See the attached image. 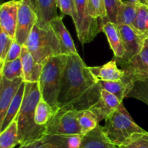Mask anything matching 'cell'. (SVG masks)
I'll return each mask as SVG.
<instances>
[{
	"label": "cell",
	"instance_id": "17",
	"mask_svg": "<svg viewBox=\"0 0 148 148\" xmlns=\"http://www.w3.org/2000/svg\"><path fill=\"white\" fill-rule=\"evenodd\" d=\"M38 17L37 25L41 28L49 27V24L57 17V0H33Z\"/></svg>",
	"mask_w": 148,
	"mask_h": 148
},
{
	"label": "cell",
	"instance_id": "35",
	"mask_svg": "<svg viewBox=\"0 0 148 148\" xmlns=\"http://www.w3.org/2000/svg\"><path fill=\"white\" fill-rule=\"evenodd\" d=\"M23 47V46H22L21 45H20L18 43H17V42L14 40L12 43V44L10 50H9L5 62L14 61L15 60V59L20 58V56H21Z\"/></svg>",
	"mask_w": 148,
	"mask_h": 148
},
{
	"label": "cell",
	"instance_id": "33",
	"mask_svg": "<svg viewBox=\"0 0 148 148\" xmlns=\"http://www.w3.org/2000/svg\"><path fill=\"white\" fill-rule=\"evenodd\" d=\"M57 4L62 14L70 16L75 25L76 24L77 21V13L75 0H57Z\"/></svg>",
	"mask_w": 148,
	"mask_h": 148
},
{
	"label": "cell",
	"instance_id": "18",
	"mask_svg": "<svg viewBox=\"0 0 148 148\" xmlns=\"http://www.w3.org/2000/svg\"><path fill=\"white\" fill-rule=\"evenodd\" d=\"M89 69L98 81H119L125 75L124 70L118 67L115 58L102 66H89Z\"/></svg>",
	"mask_w": 148,
	"mask_h": 148
},
{
	"label": "cell",
	"instance_id": "8",
	"mask_svg": "<svg viewBox=\"0 0 148 148\" xmlns=\"http://www.w3.org/2000/svg\"><path fill=\"white\" fill-rule=\"evenodd\" d=\"M37 23L38 17L34 1L20 0L14 40L22 46H25L27 38Z\"/></svg>",
	"mask_w": 148,
	"mask_h": 148
},
{
	"label": "cell",
	"instance_id": "6",
	"mask_svg": "<svg viewBox=\"0 0 148 148\" xmlns=\"http://www.w3.org/2000/svg\"><path fill=\"white\" fill-rule=\"evenodd\" d=\"M75 2L77 13V21L75 25L78 39L82 44L90 43L102 32L104 23L90 17L88 11V0H75Z\"/></svg>",
	"mask_w": 148,
	"mask_h": 148
},
{
	"label": "cell",
	"instance_id": "16",
	"mask_svg": "<svg viewBox=\"0 0 148 148\" xmlns=\"http://www.w3.org/2000/svg\"><path fill=\"white\" fill-rule=\"evenodd\" d=\"M49 25L60 42L63 54L67 56L78 54L72 36L63 23V17L58 16L51 22Z\"/></svg>",
	"mask_w": 148,
	"mask_h": 148
},
{
	"label": "cell",
	"instance_id": "3",
	"mask_svg": "<svg viewBox=\"0 0 148 148\" xmlns=\"http://www.w3.org/2000/svg\"><path fill=\"white\" fill-rule=\"evenodd\" d=\"M67 57V55L60 54L50 58L43 64L38 82L41 98L55 113L58 111V98Z\"/></svg>",
	"mask_w": 148,
	"mask_h": 148
},
{
	"label": "cell",
	"instance_id": "27",
	"mask_svg": "<svg viewBox=\"0 0 148 148\" xmlns=\"http://www.w3.org/2000/svg\"><path fill=\"white\" fill-rule=\"evenodd\" d=\"M0 76L8 80L23 78V67L20 57L14 61L5 62L1 67Z\"/></svg>",
	"mask_w": 148,
	"mask_h": 148
},
{
	"label": "cell",
	"instance_id": "4",
	"mask_svg": "<svg viewBox=\"0 0 148 148\" xmlns=\"http://www.w3.org/2000/svg\"><path fill=\"white\" fill-rule=\"evenodd\" d=\"M25 46L35 60L43 65L50 58L63 54L60 42L50 26L41 28L36 24L29 35Z\"/></svg>",
	"mask_w": 148,
	"mask_h": 148
},
{
	"label": "cell",
	"instance_id": "14",
	"mask_svg": "<svg viewBox=\"0 0 148 148\" xmlns=\"http://www.w3.org/2000/svg\"><path fill=\"white\" fill-rule=\"evenodd\" d=\"M122 103L116 96L107 91L101 90L99 101L89 108L98 119V121L106 119L119 108Z\"/></svg>",
	"mask_w": 148,
	"mask_h": 148
},
{
	"label": "cell",
	"instance_id": "19",
	"mask_svg": "<svg viewBox=\"0 0 148 148\" xmlns=\"http://www.w3.org/2000/svg\"><path fill=\"white\" fill-rule=\"evenodd\" d=\"M79 148H118L113 144L98 125L95 129L82 136Z\"/></svg>",
	"mask_w": 148,
	"mask_h": 148
},
{
	"label": "cell",
	"instance_id": "23",
	"mask_svg": "<svg viewBox=\"0 0 148 148\" xmlns=\"http://www.w3.org/2000/svg\"><path fill=\"white\" fill-rule=\"evenodd\" d=\"M126 98H132L148 106V78L135 79L128 84Z\"/></svg>",
	"mask_w": 148,
	"mask_h": 148
},
{
	"label": "cell",
	"instance_id": "15",
	"mask_svg": "<svg viewBox=\"0 0 148 148\" xmlns=\"http://www.w3.org/2000/svg\"><path fill=\"white\" fill-rule=\"evenodd\" d=\"M23 67V79L25 82H38L43 65L38 63L25 46H23L20 56Z\"/></svg>",
	"mask_w": 148,
	"mask_h": 148
},
{
	"label": "cell",
	"instance_id": "12",
	"mask_svg": "<svg viewBox=\"0 0 148 148\" xmlns=\"http://www.w3.org/2000/svg\"><path fill=\"white\" fill-rule=\"evenodd\" d=\"M20 4V1L11 0L3 3L0 7V28L14 40L17 30Z\"/></svg>",
	"mask_w": 148,
	"mask_h": 148
},
{
	"label": "cell",
	"instance_id": "30",
	"mask_svg": "<svg viewBox=\"0 0 148 148\" xmlns=\"http://www.w3.org/2000/svg\"><path fill=\"white\" fill-rule=\"evenodd\" d=\"M88 11L91 17L102 20L104 23L108 21L104 0H88Z\"/></svg>",
	"mask_w": 148,
	"mask_h": 148
},
{
	"label": "cell",
	"instance_id": "26",
	"mask_svg": "<svg viewBox=\"0 0 148 148\" xmlns=\"http://www.w3.org/2000/svg\"><path fill=\"white\" fill-rule=\"evenodd\" d=\"M132 27L145 38H148V5L140 4L135 20Z\"/></svg>",
	"mask_w": 148,
	"mask_h": 148
},
{
	"label": "cell",
	"instance_id": "7",
	"mask_svg": "<svg viewBox=\"0 0 148 148\" xmlns=\"http://www.w3.org/2000/svg\"><path fill=\"white\" fill-rule=\"evenodd\" d=\"M77 114L75 110H58L46 125V134L82 135Z\"/></svg>",
	"mask_w": 148,
	"mask_h": 148
},
{
	"label": "cell",
	"instance_id": "24",
	"mask_svg": "<svg viewBox=\"0 0 148 148\" xmlns=\"http://www.w3.org/2000/svg\"><path fill=\"white\" fill-rule=\"evenodd\" d=\"M20 145L18 136V126L16 120L0 133V148H14Z\"/></svg>",
	"mask_w": 148,
	"mask_h": 148
},
{
	"label": "cell",
	"instance_id": "22",
	"mask_svg": "<svg viewBox=\"0 0 148 148\" xmlns=\"http://www.w3.org/2000/svg\"><path fill=\"white\" fill-rule=\"evenodd\" d=\"M140 6V4L138 3L121 0L117 14V25L132 26L133 23L137 17Z\"/></svg>",
	"mask_w": 148,
	"mask_h": 148
},
{
	"label": "cell",
	"instance_id": "20",
	"mask_svg": "<svg viewBox=\"0 0 148 148\" xmlns=\"http://www.w3.org/2000/svg\"><path fill=\"white\" fill-rule=\"evenodd\" d=\"M102 32L106 36L110 47L114 52V58L116 60L122 59L124 55V49L118 25L115 23L107 21L103 24Z\"/></svg>",
	"mask_w": 148,
	"mask_h": 148
},
{
	"label": "cell",
	"instance_id": "36",
	"mask_svg": "<svg viewBox=\"0 0 148 148\" xmlns=\"http://www.w3.org/2000/svg\"><path fill=\"white\" fill-rule=\"evenodd\" d=\"M128 1H132V2H134V3H138V4L145 3V0H128Z\"/></svg>",
	"mask_w": 148,
	"mask_h": 148
},
{
	"label": "cell",
	"instance_id": "29",
	"mask_svg": "<svg viewBox=\"0 0 148 148\" xmlns=\"http://www.w3.org/2000/svg\"><path fill=\"white\" fill-rule=\"evenodd\" d=\"M99 82L101 89L114 95L122 103L124 98H126V93L128 88V85L124 81L121 79L119 81H112V82L99 81Z\"/></svg>",
	"mask_w": 148,
	"mask_h": 148
},
{
	"label": "cell",
	"instance_id": "13",
	"mask_svg": "<svg viewBox=\"0 0 148 148\" xmlns=\"http://www.w3.org/2000/svg\"><path fill=\"white\" fill-rule=\"evenodd\" d=\"M23 82V78L8 80L0 76V124L4 121L9 106Z\"/></svg>",
	"mask_w": 148,
	"mask_h": 148
},
{
	"label": "cell",
	"instance_id": "25",
	"mask_svg": "<svg viewBox=\"0 0 148 148\" xmlns=\"http://www.w3.org/2000/svg\"><path fill=\"white\" fill-rule=\"evenodd\" d=\"M77 120L82 136L96 128L99 123L96 116L89 109L78 111Z\"/></svg>",
	"mask_w": 148,
	"mask_h": 148
},
{
	"label": "cell",
	"instance_id": "34",
	"mask_svg": "<svg viewBox=\"0 0 148 148\" xmlns=\"http://www.w3.org/2000/svg\"><path fill=\"white\" fill-rule=\"evenodd\" d=\"M121 0H104L106 12L108 21L117 23V14Z\"/></svg>",
	"mask_w": 148,
	"mask_h": 148
},
{
	"label": "cell",
	"instance_id": "11",
	"mask_svg": "<svg viewBox=\"0 0 148 148\" xmlns=\"http://www.w3.org/2000/svg\"><path fill=\"white\" fill-rule=\"evenodd\" d=\"M82 135L46 134L19 148H79Z\"/></svg>",
	"mask_w": 148,
	"mask_h": 148
},
{
	"label": "cell",
	"instance_id": "1",
	"mask_svg": "<svg viewBox=\"0 0 148 148\" xmlns=\"http://www.w3.org/2000/svg\"><path fill=\"white\" fill-rule=\"evenodd\" d=\"M101 87L79 54L68 56L58 98V110H88L101 98Z\"/></svg>",
	"mask_w": 148,
	"mask_h": 148
},
{
	"label": "cell",
	"instance_id": "37",
	"mask_svg": "<svg viewBox=\"0 0 148 148\" xmlns=\"http://www.w3.org/2000/svg\"><path fill=\"white\" fill-rule=\"evenodd\" d=\"M145 4H147L148 5V0H145Z\"/></svg>",
	"mask_w": 148,
	"mask_h": 148
},
{
	"label": "cell",
	"instance_id": "28",
	"mask_svg": "<svg viewBox=\"0 0 148 148\" xmlns=\"http://www.w3.org/2000/svg\"><path fill=\"white\" fill-rule=\"evenodd\" d=\"M54 114L55 112L51 106L41 98L36 107L35 121L38 125L46 127Z\"/></svg>",
	"mask_w": 148,
	"mask_h": 148
},
{
	"label": "cell",
	"instance_id": "10",
	"mask_svg": "<svg viewBox=\"0 0 148 148\" xmlns=\"http://www.w3.org/2000/svg\"><path fill=\"white\" fill-rule=\"evenodd\" d=\"M124 45V55L120 60H116L119 64L128 63L140 51L144 45L145 38L137 33L132 26H118Z\"/></svg>",
	"mask_w": 148,
	"mask_h": 148
},
{
	"label": "cell",
	"instance_id": "5",
	"mask_svg": "<svg viewBox=\"0 0 148 148\" xmlns=\"http://www.w3.org/2000/svg\"><path fill=\"white\" fill-rule=\"evenodd\" d=\"M103 130L111 143L118 148L133 134L145 132L134 122L123 103L106 119Z\"/></svg>",
	"mask_w": 148,
	"mask_h": 148
},
{
	"label": "cell",
	"instance_id": "31",
	"mask_svg": "<svg viewBox=\"0 0 148 148\" xmlns=\"http://www.w3.org/2000/svg\"><path fill=\"white\" fill-rule=\"evenodd\" d=\"M119 148H148V132L133 134Z\"/></svg>",
	"mask_w": 148,
	"mask_h": 148
},
{
	"label": "cell",
	"instance_id": "38",
	"mask_svg": "<svg viewBox=\"0 0 148 148\" xmlns=\"http://www.w3.org/2000/svg\"><path fill=\"white\" fill-rule=\"evenodd\" d=\"M18 1H20V0H18Z\"/></svg>",
	"mask_w": 148,
	"mask_h": 148
},
{
	"label": "cell",
	"instance_id": "32",
	"mask_svg": "<svg viewBox=\"0 0 148 148\" xmlns=\"http://www.w3.org/2000/svg\"><path fill=\"white\" fill-rule=\"evenodd\" d=\"M14 41L5 31L1 29L0 31V64L1 67L5 63L7 53L11 47L12 44Z\"/></svg>",
	"mask_w": 148,
	"mask_h": 148
},
{
	"label": "cell",
	"instance_id": "2",
	"mask_svg": "<svg viewBox=\"0 0 148 148\" xmlns=\"http://www.w3.org/2000/svg\"><path fill=\"white\" fill-rule=\"evenodd\" d=\"M41 98L38 82H25L24 98L16 118L18 126L20 145L27 144L46 135V127L38 125L35 121L36 107Z\"/></svg>",
	"mask_w": 148,
	"mask_h": 148
},
{
	"label": "cell",
	"instance_id": "9",
	"mask_svg": "<svg viewBox=\"0 0 148 148\" xmlns=\"http://www.w3.org/2000/svg\"><path fill=\"white\" fill-rule=\"evenodd\" d=\"M119 66L125 73L122 80L127 85L135 79L148 78V38L145 40L143 49L137 56L128 63L121 64Z\"/></svg>",
	"mask_w": 148,
	"mask_h": 148
},
{
	"label": "cell",
	"instance_id": "21",
	"mask_svg": "<svg viewBox=\"0 0 148 148\" xmlns=\"http://www.w3.org/2000/svg\"><path fill=\"white\" fill-rule=\"evenodd\" d=\"M25 90V82H23L19 88L11 104L9 106L7 114H6L5 117L4 119V121L1 124H0V133L4 131L10 126V124L12 122H13L17 118V114L20 111V108H21L23 98H24Z\"/></svg>",
	"mask_w": 148,
	"mask_h": 148
}]
</instances>
